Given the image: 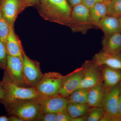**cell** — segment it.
Masks as SVG:
<instances>
[{
	"instance_id": "ffe728a7",
	"label": "cell",
	"mask_w": 121,
	"mask_h": 121,
	"mask_svg": "<svg viewBox=\"0 0 121 121\" xmlns=\"http://www.w3.org/2000/svg\"><path fill=\"white\" fill-rule=\"evenodd\" d=\"M90 107L87 103H68L66 109L71 117L74 118L87 114Z\"/></svg>"
},
{
	"instance_id": "5bb4252c",
	"label": "cell",
	"mask_w": 121,
	"mask_h": 121,
	"mask_svg": "<svg viewBox=\"0 0 121 121\" xmlns=\"http://www.w3.org/2000/svg\"><path fill=\"white\" fill-rule=\"evenodd\" d=\"M5 46L8 55L17 56L23 59L25 52L21 41L15 33L14 28L11 27Z\"/></svg>"
},
{
	"instance_id": "8992f818",
	"label": "cell",
	"mask_w": 121,
	"mask_h": 121,
	"mask_svg": "<svg viewBox=\"0 0 121 121\" xmlns=\"http://www.w3.org/2000/svg\"><path fill=\"white\" fill-rule=\"evenodd\" d=\"M82 67L83 75L79 89H90L102 83L101 66L94 60H86Z\"/></svg>"
},
{
	"instance_id": "83f0119b",
	"label": "cell",
	"mask_w": 121,
	"mask_h": 121,
	"mask_svg": "<svg viewBox=\"0 0 121 121\" xmlns=\"http://www.w3.org/2000/svg\"><path fill=\"white\" fill-rule=\"evenodd\" d=\"M104 1V0H82V4L89 9L97 3Z\"/></svg>"
},
{
	"instance_id": "d6a6232c",
	"label": "cell",
	"mask_w": 121,
	"mask_h": 121,
	"mask_svg": "<svg viewBox=\"0 0 121 121\" xmlns=\"http://www.w3.org/2000/svg\"><path fill=\"white\" fill-rule=\"evenodd\" d=\"M9 117V121H24L20 117L16 115H10Z\"/></svg>"
},
{
	"instance_id": "484cf974",
	"label": "cell",
	"mask_w": 121,
	"mask_h": 121,
	"mask_svg": "<svg viewBox=\"0 0 121 121\" xmlns=\"http://www.w3.org/2000/svg\"><path fill=\"white\" fill-rule=\"evenodd\" d=\"M56 113H41L36 121H56Z\"/></svg>"
},
{
	"instance_id": "2e32d148",
	"label": "cell",
	"mask_w": 121,
	"mask_h": 121,
	"mask_svg": "<svg viewBox=\"0 0 121 121\" xmlns=\"http://www.w3.org/2000/svg\"><path fill=\"white\" fill-rule=\"evenodd\" d=\"M97 28L103 31L105 36L121 32L119 18L110 15H106L100 20Z\"/></svg>"
},
{
	"instance_id": "4316f807",
	"label": "cell",
	"mask_w": 121,
	"mask_h": 121,
	"mask_svg": "<svg viewBox=\"0 0 121 121\" xmlns=\"http://www.w3.org/2000/svg\"><path fill=\"white\" fill-rule=\"evenodd\" d=\"M73 118L71 117L66 109L56 113V121H72Z\"/></svg>"
},
{
	"instance_id": "7a4b0ae2",
	"label": "cell",
	"mask_w": 121,
	"mask_h": 121,
	"mask_svg": "<svg viewBox=\"0 0 121 121\" xmlns=\"http://www.w3.org/2000/svg\"><path fill=\"white\" fill-rule=\"evenodd\" d=\"M4 107L9 115H16L24 121H35L41 113L36 98L16 99Z\"/></svg>"
},
{
	"instance_id": "ac0fdd59",
	"label": "cell",
	"mask_w": 121,
	"mask_h": 121,
	"mask_svg": "<svg viewBox=\"0 0 121 121\" xmlns=\"http://www.w3.org/2000/svg\"><path fill=\"white\" fill-rule=\"evenodd\" d=\"M105 93L103 83L91 88L88 92L87 104L91 107H103Z\"/></svg>"
},
{
	"instance_id": "30bf717a",
	"label": "cell",
	"mask_w": 121,
	"mask_h": 121,
	"mask_svg": "<svg viewBox=\"0 0 121 121\" xmlns=\"http://www.w3.org/2000/svg\"><path fill=\"white\" fill-rule=\"evenodd\" d=\"M0 7L4 17L13 28L17 16L27 8L22 0H1Z\"/></svg>"
},
{
	"instance_id": "d6986e66",
	"label": "cell",
	"mask_w": 121,
	"mask_h": 121,
	"mask_svg": "<svg viewBox=\"0 0 121 121\" xmlns=\"http://www.w3.org/2000/svg\"><path fill=\"white\" fill-rule=\"evenodd\" d=\"M90 22L94 28H97L98 24L102 18L107 15V8L105 1L95 4L89 9Z\"/></svg>"
},
{
	"instance_id": "44dd1931",
	"label": "cell",
	"mask_w": 121,
	"mask_h": 121,
	"mask_svg": "<svg viewBox=\"0 0 121 121\" xmlns=\"http://www.w3.org/2000/svg\"><path fill=\"white\" fill-rule=\"evenodd\" d=\"M90 89H77L67 98L68 103L86 104L87 95Z\"/></svg>"
},
{
	"instance_id": "277c9868",
	"label": "cell",
	"mask_w": 121,
	"mask_h": 121,
	"mask_svg": "<svg viewBox=\"0 0 121 121\" xmlns=\"http://www.w3.org/2000/svg\"><path fill=\"white\" fill-rule=\"evenodd\" d=\"M66 75L52 72L44 74L35 87L37 97H47L58 95Z\"/></svg>"
},
{
	"instance_id": "4fadbf2b",
	"label": "cell",
	"mask_w": 121,
	"mask_h": 121,
	"mask_svg": "<svg viewBox=\"0 0 121 121\" xmlns=\"http://www.w3.org/2000/svg\"><path fill=\"white\" fill-rule=\"evenodd\" d=\"M93 60L99 66L121 70V52L109 53L100 51L94 55Z\"/></svg>"
},
{
	"instance_id": "8d00e7d4",
	"label": "cell",
	"mask_w": 121,
	"mask_h": 121,
	"mask_svg": "<svg viewBox=\"0 0 121 121\" xmlns=\"http://www.w3.org/2000/svg\"><path fill=\"white\" fill-rule=\"evenodd\" d=\"M1 0H0V5H1Z\"/></svg>"
},
{
	"instance_id": "1f68e13d",
	"label": "cell",
	"mask_w": 121,
	"mask_h": 121,
	"mask_svg": "<svg viewBox=\"0 0 121 121\" xmlns=\"http://www.w3.org/2000/svg\"><path fill=\"white\" fill-rule=\"evenodd\" d=\"M87 115L73 118L72 121H87Z\"/></svg>"
},
{
	"instance_id": "836d02e7",
	"label": "cell",
	"mask_w": 121,
	"mask_h": 121,
	"mask_svg": "<svg viewBox=\"0 0 121 121\" xmlns=\"http://www.w3.org/2000/svg\"><path fill=\"white\" fill-rule=\"evenodd\" d=\"M118 116L121 119V91L119 95L118 105Z\"/></svg>"
},
{
	"instance_id": "d4e9b609",
	"label": "cell",
	"mask_w": 121,
	"mask_h": 121,
	"mask_svg": "<svg viewBox=\"0 0 121 121\" xmlns=\"http://www.w3.org/2000/svg\"><path fill=\"white\" fill-rule=\"evenodd\" d=\"M7 56L5 45L0 40V69L4 70L6 69Z\"/></svg>"
},
{
	"instance_id": "6da1fadb",
	"label": "cell",
	"mask_w": 121,
	"mask_h": 121,
	"mask_svg": "<svg viewBox=\"0 0 121 121\" xmlns=\"http://www.w3.org/2000/svg\"><path fill=\"white\" fill-rule=\"evenodd\" d=\"M36 7L45 20L70 27L72 8L67 0H40Z\"/></svg>"
},
{
	"instance_id": "3957f363",
	"label": "cell",
	"mask_w": 121,
	"mask_h": 121,
	"mask_svg": "<svg viewBox=\"0 0 121 121\" xmlns=\"http://www.w3.org/2000/svg\"><path fill=\"white\" fill-rule=\"evenodd\" d=\"M2 82L5 94L4 98L0 100V103L4 107L16 99L37 98V93L35 87H22L16 85L11 81L5 70Z\"/></svg>"
},
{
	"instance_id": "e575fe53",
	"label": "cell",
	"mask_w": 121,
	"mask_h": 121,
	"mask_svg": "<svg viewBox=\"0 0 121 121\" xmlns=\"http://www.w3.org/2000/svg\"><path fill=\"white\" fill-rule=\"evenodd\" d=\"M0 121H9V117L5 115L0 116Z\"/></svg>"
},
{
	"instance_id": "4dcf8cb0",
	"label": "cell",
	"mask_w": 121,
	"mask_h": 121,
	"mask_svg": "<svg viewBox=\"0 0 121 121\" xmlns=\"http://www.w3.org/2000/svg\"><path fill=\"white\" fill-rule=\"evenodd\" d=\"M5 94V90L3 86L2 81H0V100L4 98Z\"/></svg>"
},
{
	"instance_id": "7c38bea8",
	"label": "cell",
	"mask_w": 121,
	"mask_h": 121,
	"mask_svg": "<svg viewBox=\"0 0 121 121\" xmlns=\"http://www.w3.org/2000/svg\"><path fill=\"white\" fill-rule=\"evenodd\" d=\"M83 75V68L82 66L66 75L59 95L67 98L74 91L78 89Z\"/></svg>"
},
{
	"instance_id": "74e56055",
	"label": "cell",
	"mask_w": 121,
	"mask_h": 121,
	"mask_svg": "<svg viewBox=\"0 0 121 121\" xmlns=\"http://www.w3.org/2000/svg\"><path fill=\"white\" fill-rule=\"evenodd\" d=\"M120 86H121V82L120 83Z\"/></svg>"
},
{
	"instance_id": "5b68a950",
	"label": "cell",
	"mask_w": 121,
	"mask_h": 121,
	"mask_svg": "<svg viewBox=\"0 0 121 121\" xmlns=\"http://www.w3.org/2000/svg\"><path fill=\"white\" fill-rule=\"evenodd\" d=\"M70 28L73 32L83 35L94 28L90 22L89 9L82 3L72 8Z\"/></svg>"
},
{
	"instance_id": "f1b7e54d",
	"label": "cell",
	"mask_w": 121,
	"mask_h": 121,
	"mask_svg": "<svg viewBox=\"0 0 121 121\" xmlns=\"http://www.w3.org/2000/svg\"><path fill=\"white\" fill-rule=\"evenodd\" d=\"M27 7L36 6L38 5L40 0H22Z\"/></svg>"
},
{
	"instance_id": "603a6c76",
	"label": "cell",
	"mask_w": 121,
	"mask_h": 121,
	"mask_svg": "<svg viewBox=\"0 0 121 121\" xmlns=\"http://www.w3.org/2000/svg\"><path fill=\"white\" fill-rule=\"evenodd\" d=\"M11 26L2 15L0 5V40L5 45L9 33Z\"/></svg>"
},
{
	"instance_id": "e0dca14e",
	"label": "cell",
	"mask_w": 121,
	"mask_h": 121,
	"mask_svg": "<svg viewBox=\"0 0 121 121\" xmlns=\"http://www.w3.org/2000/svg\"><path fill=\"white\" fill-rule=\"evenodd\" d=\"M102 51L109 53L121 52V33H114L108 36H104L102 41Z\"/></svg>"
},
{
	"instance_id": "f546056e",
	"label": "cell",
	"mask_w": 121,
	"mask_h": 121,
	"mask_svg": "<svg viewBox=\"0 0 121 121\" xmlns=\"http://www.w3.org/2000/svg\"><path fill=\"white\" fill-rule=\"evenodd\" d=\"M72 8L82 3V0H67Z\"/></svg>"
},
{
	"instance_id": "7402d4cb",
	"label": "cell",
	"mask_w": 121,
	"mask_h": 121,
	"mask_svg": "<svg viewBox=\"0 0 121 121\" xmlns=\"http://www.w3.org/2000/svg\"><path fill=\"white\" fill-rule=\"evenodd\" d=\"M106 4L107 15L121 17V0H104Z\"/></svg>"
},
{
	"instance_id": "8fae6325",
	"label": "cell",
	"mask_w": 121,
	"mask_h": 121,
	"mask_svg": "<svg viewBox=\"0 0 121 121\" xmlns=\"http://www.w3.org/2000/svg\"><path fill=\"white\" fill-rule=\"evenodd\" d=\"M36 99L43 113L59 112L66 109L68 103L67 98L59 95Z\"/></svg>"
},
{
	"instance_id": "9a60e30c",
	"label": "cell",
	"mask_w": 121,
	"mask_h": 121,
	"mask_svg": "<svg viewBox=\"0 0 121 121\" xmlns=\"http://www.w3.org/2000/svg\"><path fill=\"white\" fill-rule=\"evenodd\" d=\"M102 83L105 91L116 86L121 82V70L101 66Z\"/></svg>"
},
{
	"instance_id": "52a82bcc",
	"label": "cell",
	"mask_w": 121,
	"mask_h": 121,
	"mask_svg": "<svg viewBox=\"0 0 121 121\" xmlns=\"http://www.w3.org/2000/svg\"><path fill=\"white\" fill-rule=\"evenodd\" d=\"M6 71L11 81L22 87H29L24 76L23 59L17 56H7Z\"/></svg>"
},
{
	"instance_id": "cb8c5ba5",
	"label": "cell",
	"mask_w": 121,
	"mask_h": 121,
	"mask_svg": "<svg viewBox=\"0 0 121 121\" xmlns=\"http://www.w3.org/2000/svg\"><path fill=\"white\" fill-rule=\"evenodd\" d=\"M103 107H92L90 108L88 113L87 121H100L105 114Z\"/></svg>"
},
{
	"instance_id": "9c48e42d",
	"label": "cell",
	"mask_w": 121,
	"mask_h": 121,
	"mask_svg": "<svg viewBox=\"0 0 121 121\" xmlns=\"http://www.w3.org/2000/svg\"><path fill=\"white\" fill-rule=\"evenodd\" d=\"M121 91L120 84L105 91L103 107L106 113L110 118L111 121H121L118 112V105Z\"/></svg>"
},
{
	"instance_id": "ba28073f",
	"label": "cell",
	"mask_w": 121,
	"mask_h": 121,
	"mask_svg": "<svg viewBox=\"0 0 121 121\" xmlns=\"http://www.w3.org/2000/svg\"><path fill=\"white\" fill-rule=\"evenodd\" d=\"M23 66L27 84L29 87H35L44 74L41 72L40 63L30 59L25 52L23 56Z\"/></svg>"
},
{
	"instance_id": "d590c367",
	"label": "cell",
	"mask_w": 121,
	"mask_h": 121,
	"mask_svg": "<svg viewBox=\"0 0 121 121\" xmlns=\"http://www.w3.org/2000/svg\"><path fill=\"white\" fill-rule=\"evenodd\" d=\"M119 20L120 22V26H121V17H119Z\"/></svg>"
}]
</instances>
